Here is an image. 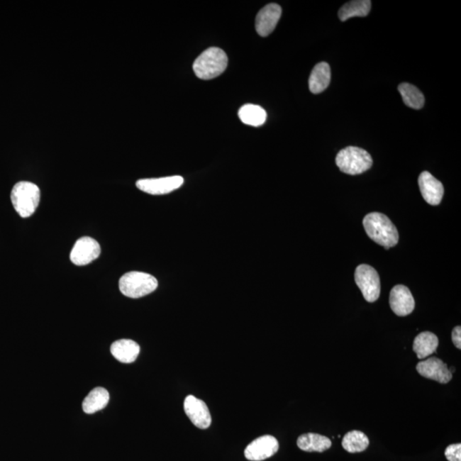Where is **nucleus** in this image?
<instances>
[{
    "label": "nucleus",
    "instance_id": "5701e85b",
    "mask_svg": "<svg viewBox=\"0 0 461 461\" xmlns=\"http://www.w3.org/2000/svg\"><path fill=\"white\" fill-rule=\"evenodd\" d=\"M342 445L349 452H360L367 450L369 446V439L366 434L360 431H352L348 433L343 439Z\"/></svg>",
    "mask_w": 461,
    "mask_h": 461
},
{
    "label": "nucleus",
    "instance_id": "1a4fd4ad",
    "mask_svg": "<svg viewBox=\"0 0 461 461\" xmlns=\"http://www.w3.org/2000/svg\"><path fill=\"white\" fill-rule=\"evenodd\" d=\"M184 413L196 427L205 430L211 425L212 418L208 406L194 396H187L184 401Z\"/></svg>",
    "mask_w": 461,
    "mask_h": 461
},
{
    "label": "nucleus",
    "instance_id": "f8f14e48",
    "mask_svg": "<svg viewBox=\"0 0 461 461\" xmlns=\"http://www.w3.org/2000/svg\"><path fill=\"white\" fill-rule=\"evenodd\" d=\"M282 9L277 4H270L258 12L255 18V29L259 35L266 37L274 30L278 24Z\"/></svg>",
    "mask_w": 461,
    "mask_h": 461
},
{
    "label": "nucleus",
    "instance_id": "423d86ee",
    "mask_svg": "<svg viewBox=\"0 0 461 461\" xmlns=\"http://www.w3.org/2000/svg\"><path fill=\"white\" fill-rule=\"evenodd\" d=\"M356 284L368 303H374L379 299L381 284L378 272L374 267L362 264L355 272Z\"/></svg>",
    "mask_w": 461,
    "mask_h": 461
},
{
    "label": "nucleus",
    "instance_id": "39448f33",
    "mask_svg": "<svg viewBox=\"0 0 461 461\" xmlns=\"http://www.w3.org/2000/svg\"><path fill=\"white\" fill-rule=\"evenodd\" d=\"M336 163L343 173L357 175L371 169L372 158L367 150L349 146L338 152Z\"/></svg>",
    "mask_w": 461,
    "mask_h": 461
},
{
    "label": "nucleus",
    "instance_id": "7ed1b4c3",
    "mask_svg": "<svg viewBox=\"0 0 461 461\" xmlns=\"http://www.w3.org/2000/svg\"><path fill=\"white\" fill-rule=\"evenodd\" d=\"M228 64V58L223 50L211 48L196 58L194 70L199 79H211L223 73Z\"/></svg>",
    "mask_w": 461,
    "mask_h": 461
},
{
    "label": "nucleus",
    "instance_id": "dca6fc26",
    "mask_svg": "<svg viewBox=\"0 0 461 461\" xmlns=\"http://www.w3.org/2000/svg\"><path fill=\"white\" fill-rule=\"evenodd\" d=\"M331 82V68L325 62L314 66L310 74L309 85V89L314 94H321L328 87Z\"/></svg>",
    "mask_w": 461,
    "mask_h": 461
},
{
    "label": "nucleus",
    "instance_id": "b1692460",
    "mask_svg": "<svg viewBox=\"0 0 461 461\" xmlns=\"http://www.w3.org/2000/svg\"><path fill=\"white\" fill-rule=\"evenodd\" d=\"M445 456L448 461H461V444H452L445 450Z\"/></svg>",
    "mask_w": 461,
    "mask_h": 461
},
{
    "label": "nucleus",
    "instance_id": "412c9836",
    "mask_svg": "<svg viewBox=\"0 0 461 461\" xmlns=\"http://www.w3.org/2000/svg\"><path fill=\"white\" fill-rule=\"evenodd\" d=\"M238 116L242 123L253 127H260L266 123L267 112L261 106L255 104H245L238 111Z\"/></svg>",
    "mask_w": 461,
    "mask_h": 461
},
{
    "label": "nucleus",
    "instance_id": "f3484780",
    "mask_svg": "<svg viewBox=\"0 0 461 461\" xmlns=\"http://www.w3.org/2000/svg\"><path fill=\"white\" fill-rule=\"evenodd\" d=\"M297 446L305 452H322L332 447V441L325 435L307 433L300 435L297 439Z\"/></svg>",
    "mask_w": 461,
    "mask_h": 461
},
{
    "label": "nucleus",
    "instance_id": "4be33fe9",
    "mask_svg": "<svg viewBox=\"0 0 461 461\" xmlns=\"http://www.w3.org/2000/svg\"><path fill=\"white\" fill-rule=\"evenodd\" d=\"M400 94L406 106L420 110L425 104V97L418 88L409 83H402L398 87Z\"/></svg>",
    "mask_w": 461,
    "mask_h": 461
},
{
    "label": "nucleus",
    "instance_id": "9b49d317",
    "mask_svg": "<svg viewBox=\"0 0 461 461\" xmlns=\"http://www.w3.org/2000/svg\"><path fill=\"white\" fill-rule=\"evenodd\" d=\"M417 372L424 378L448 384L452 378L450 369L445 363L437 357H431L417 365Z\"/></svg>",
    "mask_w": 461,
    "mask_h": 461
},
{
    "label": "nucleus",
    "instance_id": "20e7f679",
    "mask_svg": "<svg viewBox=\"0 0 461 461\" xmlns=\"http://www.w3.org/2000/svg\"><path fill=\"white\" fill-rule=\"evenodd\" d=\"M158 282L154 276L142 272H129L119 280L121 293L130 299H140L157 290Z\"/></svg>",
    "mask_w": 461,
    "mask_h": 461
},
{
    "label": "nucleus",
    "instance_id": "393cba45",
    "mask_svg": "<svg viewBox=\"0 0 461 461\" xmlns=\"http://www.w3.org/2000/svg\"><path fill=\"white\" fill-rule=\"evenodd\" d=\"M452 340L457 349H461V328L456 326L452 332Z\"/></svg>",
    "mask_w": 461,
    "mask_h": 461
},
{
    "label": "nucleus",
    "instance_id": "a211bd4d",
    "mask_svg": "<svg viewBox=\"0 0 461 461\" xmlns=\"http://www.w3.org/2000/svg\"><path fill=\"white\" fill-rule=\"evenodd\" d=\"M110 401V394L106 389L97 387L88 394L83 401L82 409L84 412L91 414L104 409Z\"/></svg>",
    "mask_w": 461,
    "mask_h": 461
},
{
    "label": "nucleus",
    "instance_id": "6e6552de",
    "mask_svg": "<svg viewBox=\"0 0 461 461\" xmlns=\"http://www.w3.org/2000/svg\"><path fill=\"white\" fill-rule=\"evenodd\" d=\"M184 184L182 176L138 180L136 187L142 191L152 195H163L179 189Z\"/></svg>",
    "mask_w": 461,
    "mask_h": 461
},
{
    "label": "nucleus",
    "instance_id": "6ab92c4d",
    "mask_svg": "<svg viewBox=\"0 0 461 461\" xmlns=\"http://www.w3.org/2000/svg\"><path fill=\"white\" fill-rule=\"evenodd\" d=\"M438 338L433 333L418 334L414 339L413 351L418 359H425L435 353L438 347Z\"/></svg>",
    "mask_w": 461,
    "mask_h": 461
},
{
    "label": "nucleus",
    "instance_id": "9d476101",
    "mask_svg": "<svg viewBox=\"0 0 461 461\" xmlns=\"http://www.w3.org/2000/svg\"><path fill=\"white\" fill-rule=\"evenodd\" d=\"M279 442L270 435H262L251 442L245 450L247 460L262 461L274 456L279 450Z\"/></svg>",
    "mask_w": 461,
    "mask_h": 461
},
{
    "label": "nucleus",
    "instance_id": "f03ea898",
    "mask_svg": "<svg viewBox=\"0 0 461 461\" xmlns=\"http://www.w3.org/2000/svg\"><path fill=\"white\" fill-rule=\"evenodd\" d=\"M11 199L15 211L21 217H30L40 204V188L35 183L20 182L12 188Z\"/></svg>",
    "mask_w": 461,
    "mask_h": 461
},
{
    "label": "nucleus",
    "instance_id": "aec40b11",
    "mask_svg": "<svg viewBox=\"0 0 461 461\" xmlns=\"http://www.w3.org/2000/svg\"><path fill=\"white\" fill-rule=\"evenodd\" d=\"M371 6L372 2L369 1V0H356V1L355 0V1L348 2L339 10V19L342 22H345V21L355 18V16L364 18V16H367L369 12H370Z\"/></svg>",
    "mask_w": 461,
    "mask_h": 461
},
{
    "label": "nucleus",
    "instance_id": "0eeeda50",
    "mask_svg": "<svg viewBox=\"0 0 461 461\" xmlns=\"http://www.w3.org/2000/svg\"><path fill=\"white\" fill-rule=\"evenodd\" d=\"M101 254L99 243L90 237H82L75 243L70 252V261L77 266H86Z\"/></svg>",
    "mask_w": 461,
    "mask_h": 461
},
{
    "label": "nucleus",
    "instance_id": "f257e3e1",
    "mask_svg": "<svg viewBox=\"0 0 461 461\" xmlns=\"http://www.w3.org/2000/svg\"><path fill=\"white\" fill-rule=\"evenodd\" d=\"M363 226L368 237L377 244L384 247L385 250L396 246L399 241L396 226L384 213H368L364 218Z\"/></svg>",
    "mask_w": 461,
    "mask_h": 461
},
{
    "label": "nucleus",
    "instance_id": "4468645a",
    "mask_svg": "<svg viewBox=\"0 0 461 461\" xmlns=\"http://www.w3.org/2000/svg\"><path fill=\"white\" fill-rule=\"evenodd\" d=\"M418 187L423 199L427 204L438 205L441 203L444 194L443 184L435 179L429 172H423L418 177Z\"/></svg>",
    "mask_w": 461,
    "mask_h": 461
},
{
    "label": "nucleus",
    "instance_id": "ddd939ff",
    "mask_svg": "<svg viewBox=\"0 0 461 461\" xmlns=\"http://www.w3.org/2000/svg\"><path fill=\"white\" fill-rule=\"evenodd\" d=\"M389 305L398 316H406L413 311L415 301L409 289L402 284L394 287L389 294Z\"/></svg>",
    "mask_w": 461,
    "mask_h": 461
},
{
    "label": "nucleus",
    "instance_id": "2eb2a0df",
    "mask_svg": "<svg viewBox=\"0 0 461 461\" xmlns=\"http://www.w3.org/2000/svg\"><path fill=\"white\" fill-rule=\"evenodd\" d=\"M111 352L113 356L121 363H133L140 355V347L130 339H121L112 343Z\"/></svg>",
    "mask_w": 461,
    "mask_h": 461
}]
</instances>
